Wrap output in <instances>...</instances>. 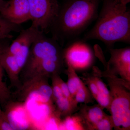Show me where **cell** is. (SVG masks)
Here are the masks:
<instances>
[{"label": "cell", "instance_id": "obj_1", "mask_svg": "<svg viewBox=\"0 0 130 130\" xmlns=\"http://www.w3.org/2000/svg\"><path fill=\"white\" fill-rule=\"evenodd\" d=\"M102 0H63L50 28L61 45L76 39L96 20Z\"/></svg>", "mask_w": 130, "mask_h": 130}, {"label": "cell", "instance_id": "obj_2", "mask_svg": "<svg viewBox=\"0 0 130 130\" xmlns=\"http://www.w3.org/2000/svg\"><path fill=\"white\" fill-rule=\"evenodd\" d=\"M102 2L95 24L81 41L99 40L108 48L118 42L130 44L129 9L117 0H102Z\"/></svg>", "mask_w": 130, "mask_h": 130}, {"label": "cell", "instance_id": "obj_3", "mask_svg": "<svg viewBox=\"0 0 130 130\" xmlns=\"http://www.w3.org/2000/svg\"><path fill=\"white\" fill-rule=\"evenodd\" d=\"M64 48L53 38L40 31L31 46L25 64L20 73L22 84L36 77L48 79L64 69Z\"/></svg>", "mask_w": 130, "mask_h": 130}, {"label": "cell", "instance_id": "obj_4", "mask_svg": "<svg viewBox=\"0 0 130 130\" xmlns=\"http://www.w3.org/2000/svg\"><path fill=\"white\" fill-rule=\"evenodd\" d=\"M108 82L111 98L109 111L113 129H130V85L118 78L105 76Z\"/></svg>", "mask_w": 130, "mask_h": 130}, {"label": "cell", "instance_id": "obj_5", "mask_svg": "<svg viewBox=\"0 0 130 130\" xmlns=\"http://www.w3.org/2000/svg\"><path fill=\"white\" fill-rule=\"evenodd\" d=\"M31 26L42 32L49 31L58 13V0H28Z\"/></svg>", "mask_w": 130, "mask_h": 130}, {"label": "cell", "instance_id": "obj_6", "mask_svg": "<svg viewBox=\"0 0 130 130\" xmlns=\"http://www.w3.org/2000/svg\"><path fill=\"white\" fill-rule=\"evenodd\" d=\"M111 56L107 70L101 71L102 77L107 76L118 78L130 85V48H109Z\"/></svg>", "mask_w": 130, "mask_h": 130}, {"label": "cell", "instance_id": "obj_7", "mask_svg": "<svg viewBox=\"0 0 130 130\" xmlns=\"http://www.w3.org/2000/svg\"><path fill=\"white\" fill-rule=\"evenodd\" d=\"M64 61L75 71H83L91 66L94 60L91 48L83 41H76L64 48Z\"/></svg>", "mask_w": 130, "mask_h": 130}, {"label": "cell", "instance_id": "obj_8", "mask_svg": "<svg viewBox=\"0 0 130 130\" xmlns=\"http://www.w3.org/2000/svg\"><path fill=\"white\" fill-rule=\"evenodd\" d=\"M48 79L36 77L23 83L19 88L20 95L22 99L35 100L50 105L54 102L51 86Z\"/></svg>", "mask_w": 130, "mask_h": 130}, {"label": "cell", "instance_id": "obj_9", "mask_svg": "<svg viewBox=\"0 0 130 130\" xmlns=\"http://www.w3.org/2000/svg\"><path fill=\"white\" fill-rule=\"evenodd\" d=\"M40 31L31 25L26 29L22 30L8 47V51L15 56L21 71L28 58L31 46Z\"/></svg>", "mask_w": 130, "mask_h": 130}, {"label": "cell", "instance_id": "obj_10", "mask_svg": "<svg viewBox=\"0 0 130 130\" xmlns=\"http://www.w3.org/2000/svg\"><path fill=\"white\" fill-rule=\"evenodd\" d=\"M5 107V114L13 130L33 129L32 121L25 103L9 101Z\"/></svg>", "mask_w": 130, "mask_h": 130}, {"label": "cell", "instance_id": "obj_11", "mask_svg": "<svg viewBox=\"0 0 130 130\" xmlns=\"http://www.w3.org/2000/svg\"><path fill=\"white\" fill-rule=\"evenodd\" d=\"M0 15L12 23L20 25L30 20L28 0H9L0 10Z\"/></svg>", "mask_w": 130, "mask_h": 130}, {"label": "cell", "instance_id": "obj_12", "mask_svg": "<svg viewBox=\"0 0 130 130\" xmlns=\"http://www.w3.org/2000/svg\"><path fill=\"white\" fill-rule=\"evenodd\" d=\"M8 49L2 54L0 61L3 68L8 75L12 85L19 88L21 85L19 78L21 70L15 56L10 54Z\"/></svg>", "mask_w": 130, "mask_h": 130}, {"label": "cell", "instance_id": "obj_13", "mask_svg": "<svg viewBox=\"0 0 130 130\" xmlns=\"http://www.w3.org/2000/svg\"><path fill=\"white\" fill-rule=\"evenodd\" d=\"M99 105L88 106L81 105L78 114L81 117L86 130H89L91 127L101 120L107 114Z\"/></svg>", "mask_w": 130, "mask_h": 130}, {"label": "cell", "instance_id": "obj_14", "mask_svg": "<svg viewBox=\"0 0 130 130\" xmlns=\"http://www.w3.org/2000/svg\"><path fill=\"white\" fill-rule=\"evenodd\" d=\"M12 38L0 39V57L11 44ZM3 68L0 61V104L3 107L10 101L11 94L6 85L3 81Z\"/></svg>", "mask_w": 130, "mask_h": 130}, {"label": "cell", "instance_id": "obj_15", "mask_svg": "<svg viewBox=\"0 0 130 130\" xmlns=\"http://www.w3.org/2000/svg\"><path fill=\"white\" fill-rule=\"evenodd\" d=\"M56 104L55 111L60 117L61 116L66 117L72 115L77 111L78 105L74 101H71L63 96L55 101Z\"/></svg>", "mask_w": 130, "mask_h": 130}, {"label": "cell", "instance_id": "obj_16", "mask_svg": "<svg viewBox=\"0 0 130 130\" xmlns=\"http://www.w3.org/2000/svg\"><path fill=\"white\" fill-rule=\"evenodd\" d=\"M60 130H86L83 120L77 113L69 115L61 120Z\"/></svg>", "mask_w": 130, "mask_h": 130}, {"label": "cell", "instance_id": "obj_17", "mask_svg": "<svg viewBox=\"0 0 130 130\" xmlns=\"http://www.w3.org/2000/svg\"><path fill=\"white\" fill-rule=\"evenodd\" d=\"M66 71L68 76L67 83L72 97L74 100L77 91L79 88L82 81L77 74L76 71L70 65H67Z\"/></svg>", "mask_w": 130, "mask_h": 130}, {"label": "cell", "instance_id": "obj_18", "mask_svg": "<svg viewBox=\"0 0 130 130\" xmlns=\"http://www.w3.org/2000/svg\"><path fill=\"white\" fill-rule=\"evenodd\" d=\"M21 30L20 25L12 23L0 15V39L12 38V32H20Z\"/></svg>", "mask_w": 130, "mask_h": 130}, {"label": "cell", "instance_id": "obj_19", "mask_svg": "<svg viewBox=\"0 0 130 130\" xmlns=\"http://www.w3.org/2000/svg\"><path fill=\"white\" fill-rule=\"evenodd\" d=\"M93 98L90 91L82 81L74 96V102L77 105L79 103L88 104L93 102Z\"/></svg>", "mask_w": 130, "mask_h": 130}, {"label": "cell", "instance_id": "obj_20", "mask_svg": "<svg viewBox=\"0 0 130 130\" xmlns=\"http://www.w3.org/2000/svg\"><path fill=\"white\" fill-rule=\"evenodd\" d=\"M61 121L60 116L55 110L44 121L42 125L41 129L60 130Z\"/></svg>", "mask_w": 130, "mask_h": 130}, {"label": "cell", "instance_id": "obj_21", "mask_svg": "<svg viewBox=\"0 0 130 130\" xmlns=\"http://www.w3.org/2000/svg\"><path fill=\"white\" fill-rule=\"evenodd\" d=\"M113 128V122L111 116L106 114L101 120L91 127L89 130H111Z\"/></svg>", "mask_w": 130, "mask_h": 130}, {"label": "cell", "instance_id": "obj_22", "mask_svg": "<svg viewBox=\"0 0 130 130\" xmlns=\"http://www.w3.org/2000/svg\"><path fill=\"white\" fill-rule=\"evenodd\" d=\"M83 76L82 79H83L85 84L88 86V88L90 91L93 98L95 99L99 93V91L96 84L93 74L90 73H84L83 74Z\"/></svg>", "mask_w": 130, "mask_h": 130}, {"label": "cell", "instance_id": "obj_23", "mask_svg": "<svg viewBox=\"0 0 130 130\" xmlns=\"http://www.w3.org/2000/svg\"><path fill=\"white\" fill-rule=\"evenodd\" d=\"M59 75H55L51 78L52 80L51 88L53 92V98L54 102L56 100L64 96L62 90L59 85L58 81V76Z\"/></svg>", "mask_w": 130, "mask_h": 130}, {"label": "cell", "instance_id": "obj_24", "mask_svg": "<svg viewBox=\"0 0 130 130\" xmlns=\"http://www.w3.org/2000/svg\"><path fill=\"white\" fill-rule=\"evenodd\" d=\"M13 129L8 120L5 112L0 109V130H12Z\"/></svg>", "mask_w": 130, "mask_h": 130}, {"label": "cell", "instance_id": "obj_25", "mask_svg": "<svg viewBox=\"0 0 130 130\" xmlns=\"http://www.w3.org/2000/svg\"><path fill=\"white\" fill-rule=\"evenodd\" d=\"M58 81L64 96L70 101H74L71 95L67 84L61 78L59 75L58 76Z\"/></svg>", "mask_w": 130, "mask_h": 130}, {"label": "cell", "instance_id": "obj_26", "mask_svg": "<svg viewBox=\"0 0 130 130\" xmlns=\"http://www.w3.org/2000/svg\"><path fill=\"white\" fill-rule=\"evenodd\" d=\"M118 1L123 5H127L130 2V0H117Z\"/></svg>", "mask_w": 130, "mask_h": 130}, {"label": "cell", "instance_id": "obj_27", "mask_svg": "<svg viewBox=\"0 0 130 130\" xmlns=\"http://www.w3.org/2000/svg\"><path fill=\"white\" fill-rule=\"evenodd\" d=\"M6 1L4 0H0V10L2 8L3 6V5L5 4Z\"/></svg>", "mask_w": 130, "mask_h": 130}]
</instances>
